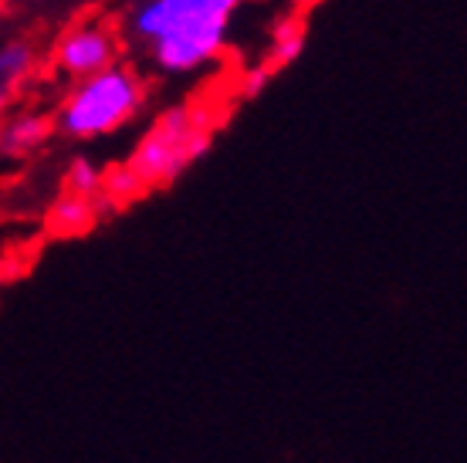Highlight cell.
I'll return each instance as SVG.
<instances>
[{
    "label": "cell",
    "instance_id": "6da1fadb",
    "mask_svg": "<svg viewBox=\"0 0 467 463\" xmlns=\"http://www.w3.org/2000/svg\"><path fill=\"white\" fill-rule=\"evenodd\" d=\"M244 0H140L129 11V41L163 75H193L223 55Z\"/></svg>",
    "mask_w": 467,
    "mask_h": 463
},
{
    "label": "cell",
    "instance_id": "7a4b0ae2",
    "mask_svg": "<svg viewBox=\"0 0 467 463\" xmlns=\"http://www.w3.org/2000/svg\"><path fill=\"white\" fill-rule=\"evenodd\" d=\"M146 105V78L129 65H112L92 78L75 81L55 112V132L92 142L129 126Z\"/></svg>",
    "mask_w": 467,
    "mask_h": 463
},
{
    "label": "cell",
    "instance_id": "3957f363",
    "mask_svg": "<svg viewBox=\"0 0 467 463\" xmlns=\"http://www.w3.org/2000/svg\"><path fill=\"white\" fill-rule=\"evenodd\" d=\"M211 149V129H197L187 105H170L152 118L129 156V170L146 190L173 183L176 176Z\"/></svg>",
    "mask_w": 467,
    "mask_h": 463
},
{
    "label": "cell",
    "instance_id": "277c9868",
    "mask_svg": "<svg viewBox=\"0 0 467 463\" xmlns=\"http://www.w3.org/2000/svg\"><path fill=\"white\" fill-rule=\"evenodd\" d=\"M119 65V37L106 24H75L55 45V68L75 85Z\"/></svg>",
    "mask_w": 467,
    "mask_h": 463
},
{
    "label": "cell",
    "instance_id": "5b68a950",
    "mask_svg": "<svg viewBox=\"0 0 467 463\" xmlns=\"http://www.w3.org/2000/svg\"><path fill=\"white\" fill-rule=\"evenodd\" d=\"M55 132V118L37 108H24L0 118V156L4 159H27L37 149H45V142Z\"/></svg>",
    "mask_w": 467,
    "mask_h": 463
},
{
    "label": "cell",
    "instance_id": "8992f818",
    "mask_svg": "<svg viewBox=\"0 0 467 463\" xmlns=\"http://www.w3.org/2000/svg\"><path fill=\"white\" fill-rule=\"evenodd\" d=\"M35 68H37V47L27 37H7V41H0V118H7L14 112V105L24 95Z\"/></svg>",
    "mask_w": 467,
    "mask_h": 463
},
{
    "label": "cell",
    "instance_id": "52a82bcc",
    "mask_svg": "<svg viewBox=\"0 0 467 463\" xmlns=\"http://www.w3.org/2000/svg\"><path fill=\"white\" fill-rule=\"evenodd\" d=\"M106 207H109L106 197L85 200V197H75V193H61L51 203V210H47V227H51V233H58V237H82V233H88L99 223Z\"/></svg>",
    "mask_w": 467,
    "mask_h": 463
},
{
    "label": "cell",
    "instance_id": "ba28073f",
    "mask_svg": "<svg viewBox=\"0 0 467 463\" xmlns=\"http://www.w3.org/2000/svg\"><path fill=\"white\" fill-rule=\"evenodd\" d=\"M305 51V31L295 17H285V21L275 24L271 31V47H268V68H285L292 65L298 55Z\"/></svg>",
    "mask_w": 467,
    "mask_h": 463
},
{
    "label": "cell",
    "instance_id": "9c48e42d",
    "mask_svg": "<svg viewBox=\"0 0 467 463\" xmlns=\"http://www.w3.org/2000/svg\"><path fill=\"white\" fill-rule=\"evenodd\" d=\"M102 176L106 170L92 159V156H75L68 162V173H65V193H75V197L85 200H99L102 197Z\"/></svg>",
    "mask_w": 467,
    "mask_h": 463
},
{
    "label": "cell",
    "instance_id": "30bf717a",
    "mask_svg": "<svg viewBox=\"0 0 467 463\" xmlns=\"http://www.w3.org/2000/svg\"><path fill=\"white\" fill-rule=\"evenodd\" d=\"M146 193V186L136 180V173L129 170L126 162L122 166H112L106 176H102V197H106L109 207H122V203H132L136 197Z\"/></svg>",
    "mask_w": 467,
    "mask_h": 463
},
{
    "label": "cell",
    "instance_id": "8fae6325",
    "mask_svg": "<svg viewBox=\"0 0 467 463\" xmlns=\"http://www.w3.org/2000/svg\"><path fill=\"white\" fill-rule=\"evenodd\" d=\"M268 78H271V68H268V65H265V68L257 65V68H251L244 75V85H241V92H244L247 98H254V95L261 92L265 85H268Z\"/></svg>",
    "mask_w": 467,
    "mask_h": 463
}]
</instances>
